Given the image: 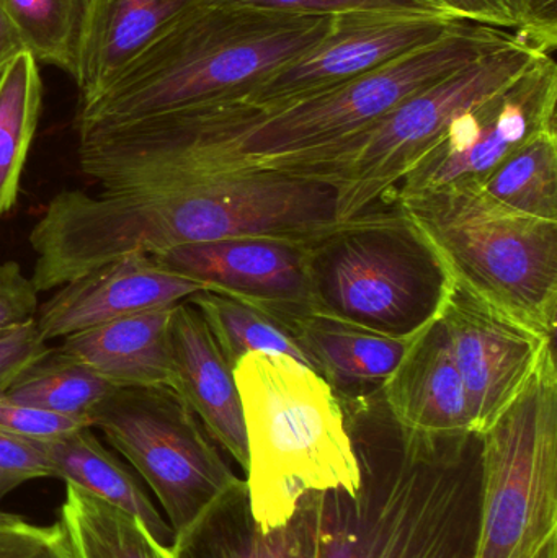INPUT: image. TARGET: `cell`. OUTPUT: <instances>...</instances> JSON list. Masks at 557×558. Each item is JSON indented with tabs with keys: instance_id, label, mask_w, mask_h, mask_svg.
Returning a JSON list of instances; mask_svg holds the SVG:
<instances>
[{
	"instance_id": "obj_1",
	"label": "cell",
	"mask_w": 557,
	"mask_h": 558,
	"mask_svg": "<svg viewBox=\"0 0 557 558\" xmlns=\"http://www.w3.org/2000/svg\"><path fill=\"white\" fill-rule=\"evenodd\" d=\"M339 225L332 183L264 167L97 195L62 190L29 232L32 281L46 292L126 255L225 239L316 241Z\"/></svg>"
},
{
	"instance_id": "obj_2",
	"label": "cell",
	"mask_w": 557,
	"mask_h": 558,
	"mask_svg": "<svg viewBox=\"0 0 557 558\" xmlns=\"http://www.w3.org/2000/svg\"><path fill=\"white\" fill-rule=\"evenodd\" d=\"M346 412L360 485L320 492L314 558H476L480 436L404 432L385 403Z\"/></svg>"
},
{
	"instance_id": "obj_3",
	"label": "cell",
	"mask_w": 557,
	"mask_h": 558,
	"mask_svg": "<svg viewBox=\"0 0 557 558\" xmlns=\"http://www.w3.org/2000/svg\"><path fill=\"white\" fill-rule=\"evenodd\" d=\"M332 16L206 0L134 56L90 100L75 131L180 108L245 100L268 75L316 45Z\"/></svg>"
},
{
	"instance_id": "obj_4",
	"label": "cell",
	"mask_w": 557,
	"mask_h": 558,
	"mask_svg": "<svg viewBox=\"0 0 557 558\" xmlns=\"http://www.w3.org/2000/svg\"><path fill=\"white\" fill-rule=\"evenodd\" d=\"M247 438L252 517L262 531L283 526L307 494H355L359 459L339 392L313 367L284 354L235 363Z\"/></svg>"
},
{
	"instance_id": "obj_5",
	"label": "cell",
	"mask_w": 557,
	"mask_h": 558,
	"mask_svg": "<svg viewBox=\"0 0 557 558\" xmlns=\"http://www.w3.org/2000/svg\"><path fill=\"white\" fill-rule=\"evenodd\" d=\"M451 286L509 320L556 338L557 221L512 211L481 189L396 199Z\"/></svg>"
},
{
	"instance_id": "obj_6",
	"label": "cell",
	"mask_w": 557,
	"mask_h": 558,
	"mask_svg": "<svg viewBox=\"0 0 557 558\" xmlns=\"http://www.w3.org/2000/svg\"><path fill=\"white\" fill-rule=\"evenodd\" d=\"M311 315L412 337L440 315L451 282L417 229L395 211H375L311 242Z\"/></svg>"
},
{
	"instance_id": "obj_7",
	"label": "cell",
	"mask_w": 557,
	"mask_h": 558,
	"mask_svg": "<svg viewBox=\"0 0 557 558\" xmlns=\"http://www.w3.org/2000/svg\"><path fill=\"white\" fill-rule=\"evenodd\" d=\"M546 52L517 36L402 101L378 123L336 146L280 167L332 183L340 225L392 198L409 170L437 144L451 121L502 90Z\"/></svg>"
},
{
	"instance_id": "obj_8",
	"label": "cell",
	"mask_w": 557,
	"mask_h": 558,
	"mask_svg": "<svg viewBox=\"0 0 557 558\" xmlns=\"http://www.w3.org/2000/svg\"><path fill=\"white\" fill-rule=\"evenodd\" d=\"M494 26L463 23L444 38L368 74L270 111H258L229 144V167L280 169L372 128L412 95L474 59L516 41Z\"/></svg>"
},
{
	"instance_id": "obj_9",
	"label": "cell",
	"mask_w": 557,
	"mask_h": 558,
	"mask_svg": "<svg viewBox=\"0 0 557 558\" xmlns=\"http://www.w3.org/2000/svg\"><path fill=\"white\" fill-rule=\"evenodd\" d=\"M480 441L476 558H557L555 350Z\"/></svg>"
},
{
	"instance_id": "obj_10",
	"label": "cell",
	"mask_w": 557,
	"mask_h": 558,
	"mask_svg": "<svg viewBox=\"0 0 557 558\" xmlns=\"http://www.w3.org/2000/svg\"><path fill=\"white\" fill-rule=\"evenodd\" d=\"M90 426L149 485L173 537L242 482L170 387L114 389L90 413Z\"/></svg>"
},
{
	"instance_id": "obj_11",
	"label": "cell",
	"mask_w": 557,
	"mask_h": 558,
	"mask_svg": "<svg viewBox=\"0 0 557 558\" xmlns=\"http://www.w3.org/2000/svg\"><path fill=\"white\" fill-rule=\"evenodd\" d=\"M557 64L542 54L512 84L458 114L409 170L392 202L440 190L480 189L540 134L556 130Z\"/></svg>"
},
{
	"instance_id": "obj_12",
	"label": "cell",
	"mask_w": 557,
	"mask_h": 558,
	"mask_svg": "<svg viewBox=\"0 0 557 558\" xmlns=\"http://www.w3.org/2000/svg\"><path fill=\"white\" fill-rule=\"evenodd\" d=\"M463 23L441 13L332 16L316 45L268 75L245 100L264 111L303 100L425 48Z\"/></svg>"
},
{
	"instance_id": "obj_13",
	"label": "cell",
	"mask_w": 557,
	"mask_h": 558,
	"mask_svg": "<svg viewBox=\"0 0 557 558\" xmlns=\"http://www.w3.org/2000/svg\"><path fill=\"white\" fill-rule=\"evenodd\" d=\"M440 318L467 390L473 433L483 435L555 350V338L509 320L455 286Z\"/></svg>"
},
{
	"instance_id": "obj_14",
	"label": "cell",
	"mask_w": 557,
	"mask_h": 558,
	"mask_svg": "<svg viewBox=\"0 0 557 558\" xmlns=\"http://www.w3.org/2000/svg\"><path fill=\"white\" fill-rule=\"evenodd\" d=\"M311 242L225 239L179 245L153 257L211 291L244 299L293 324L311 315Z\"/></svg>"
},
{
	"instance_id": "obj_15",
	"label": "cell",
	"mask_w": 557,
	"mask_h": 558,
	"mask_svg": "<svg viewBox=\"0 0 557 558\" xmlns=\"http://www.w3.org/2000/svg\"><path fill=\"white\" fill-rule=\"evenodd\" d=\"M203 291L211 289L153 255H126L59 286L35 320L49 343L118 318L175 307Z\"/></svg>"
},
{
	"instance_id": "obj_16",
	"label": "cell",
	"mask_w": 557,
	"mask_h": 558,
	"mask_svg": "<svg viewBox=\"0 0 557 558\" xmlns=\"http://www.w3.org/2000/svg\"><path fill=\"white\" fill-rule=\"evenodd\" d=\"M170 364V389L195 413L209 438L247 472V438L234 367L189 301L172 308Z\"/></svg>"
},
{
	"instance_id": "obj_17",
	"label": "cell",
	"mask_w": 557,
	"mask_h": 558,
	"mask_svg": "<svg viewBox=\"0 0 557 558\" xmlns=\"http://www.w3.org/2000/svg\"><path fill=\"white\" fill-rule=\"evenodd\" d=\"M379 392L389 415L404 432L474 435L467 390L440 315L415 335Z\"/></svg>"
},
{
	"instance_id": "obj_18",
	"label": "cell",
	"mask_w": 557,
	"mask_h": 558,
	"mask_svg": "<svg viewBox=\"0 0 557 558\" xmlns=\"http://www.w3.org/2000/svg\"><path fill=\"white\" fill-rule=\"evenodd\" d=\"M319 494H307L283 526L262 531L252 517L247 485L219 498L185 533L173 537L177 558H314Z\"/></svg>"
},
{
	"instance_id": "obj_19",
	"label": "cell",
	"mask_w": 557,
	"mask_h": 558,
	"mask_svg": "<svg viewBox=\"0 0 557 558\" xmlns=\"http://www.w3.org/2000/svg\"><path fill=\"white\" fill-rule=\"evenodd\" d=\"M206 0H88L74 81L78 104L100 94L118 72Z\"/></svg>"
},
{
	"instance_id": "obj_20",
	"label": "cell",
	"mask_w": 557,
	"mask_h": 558,
	"mask_svg": "<svg viewBox=\"0 0 557 558\" xmlns=\"http://www.w3.org/2000/svg\"><path fill=\"white\" fill-rule=\"evenodd\" d=\"M172 308L143 312L62 338V353L114 389L170 387Z\"/></svg>"
},
{
	"instance_id": "obj_21",
	"label": "cell",
	"mask_w": 557,
	"mask_h": 558,
	"mask_svg": "<svg viewBox=\"0 0 557 558\" xmlns=\"http://www.w3.org/2000/svg\"><path fill=\"white\" fill-rule=\"evenodd\" d=\"M293 327L314 369L334 389L376 386L382 390L417 335L388 337L314 315L298 318Z\"/></svg>"
},
{
	"instance_id": "obj_22",
	"label": "cell",
	"mask_w": 557,
	"mask_h": 558,
	"mask_svg": "<svg viewBox=\"0 0 557 558\" xmlns=\"http://www.w3.org/2000/svg\"><path fill=\"white\" fill-rule=\"evenodd\" d=\"M38 446L51 465L52 477L133 514L160 544L172 546V527L162 520L133 474L100 445L92 428L39 441Z\"/></svg>"
},
{
	"instance_id": "obj_23",
	"label": "cell",
	"mask_w": 557,
	"mask_h": 558,
	"mask_svg": "<svg viewBox=\"0 0 557 558\" xmlns=\"http://www.w3.org/2000/svg\"><path fill=\"white\" fill-rule=\"evenodd\" d=\"M59 524L72 558H177L133 514L65 484Z\"/></svg>"
},
{
	"instance_id": "obj_24",
	"label": "cell",
	"mask_w": 557,
	"mask_h": 558,
	"mask_svg": "<svg viewBox=\"0 0 557 558\" xmlns=\"http://www.w3.org/2000/svg\"><path fill=\"white\" fill-rule=\"evenodd\" d=\"M186 301L198 308L232 367L251 353L284 354L313 367L291 322L225 292L203 291Z\"/></svg>"
},
{
	"instance_id": "obj_25",
	"label": "cell",
	"mask_w": 557,
	"mask_h": 558,
	"mask_svg": "<svg viewBox=\"0 0 557 558\" xmlns=\"http://www.w3.org/2000/svg\"><path fill=\"white\" fill-rule=\"evenodd\" d=\"M41 108L38 61L32 52L23 51L0 74V219L19 199L20 182Z\"/></svg>"
},
{
	"instance_id": "obj_26",
	"label": "cell",
	"mask_w": 557,
	"mask_h": 558,
	"mask_svg": "<svg viewBox=\"0 0 557 558\" xmlns=\"http://www.w3.org/2000/svg\"><path fill=\"white\" fill-rule=\"evenodd\" d=\"M480 189L512 211L557 221V130L512 154Z\"/></svg>"
},
{
	"instance_id": "obj_27",
	"label": "cell",
	"mask_w": 557,
	"mask_h": 558,
	"mask_svg": "<svg viewBox=\"0 0 557 558\" xmlns=\"http://www.w3.org/2000/svg\"><path fill=\"white\" fill-rule=\"evenodd\" d=\"M113 390L84 364L59 348H51L3 393L19 402L90 423L95 407Z\"/></svg>"
},
{
	"instance_id": "obj_28",
	"label": "cell",
	"mask_w": 557,
	"mask_h": 558,
	"mask_svg": "<svg viewBox=\"0 0 557 558\" xmlns=\"http://www.w3.org/2000/svg\"><path fill=\"white\" fill-rule=\"evenodd\" d=\"M88 0H0L26 51L74 78Z\"/></svg>"
},
{
	"instance_id": "obj_29",
	"label": "cell",
	"mask_w": 557,
	"mask_h": 558,
	"mask_svg": "<svg viewBox=\"0 0 557 558\" xmlns=\"http://www.w3.org/2000/svg\"><path fill=\"white\" fill-rule=\"evenodd\" d=\"M303 16L359 15V13H440L427 0H219ZM444 15V13H441Z\"/></svg>"
},
{
	"instance_id": "obj_30",
	"label": "cell",
	"mask_w": 557,
	"mask_h": 558,
	"mask_svg": "<svg viewBox=\"0 0 557 558\" xmlns=\"http://www.w3.org/2000/svg\"><path fill=\"white\" fill-rule=\"evenodd\" d=\"M81 428H92L87 420L59 415L0 393V433L26 439L49 441Z\"/></svg>"
},
{
	"instance_id": "obj_31",
	"label": "cell",
	"mask_w": 557,
	"mask_h": 558,
	"mask_svg": "<svg viewBox=\"0 0 557 558\" xmlns=\"http://www.w3.org/2000/svg\"><path fill=\"white\" fill-rule=\"evenodd\" d=\"M0 558H72L61 524L36 526L16 514L0 521Z\"/></svg>"
},
{
	"instance_id": "obj_32",
	"label": "cell",
	"mask_w": 557,
	"mask_h": 558,
	"mask_svg": "<svg viewBox=\"0 0 557 558\" xmlns=\"http://www.w3.org/2000/svg\"><path fill=\"white\" fill-rule=\"evenodd\" d=\"M432 7L461 22L494 26L519 36L529 22L530 0H427Z\"/></svg>"
},
{
	"instance_id": "obj_33",
	"label": "cell",
	"mask_w": 557,
	"mask_h": 558,
	"mask_svg": "<svg viewBox=\"0 0 557 558\" xmlns=\"http://www.w3.org/2000/svg\"><path fill=\"white\" fill-rule=\"evenodd\" d=\"M45 477L52 471L38 442L0 433V500L25 482Z\"/></svg>"
},
{
	"instance_id": "obj_34",
	"label": "cell",
	"mask_w": 557,
	"mask_h": 558,
	"mask_svg": "<svg viewBox=\"0 0 557 558\" xmlns=\"http://www.w3.org/2000/svg\"><path fill=\"white\" fill-rule=\"evenodd\" d=\"M51 351L35 318L0 333V393L5 392L29 366Z\"/></svg>"
},
{
	"instance_id": "obj_35",
	"label": "cell",
	"mask_w": 557,
	"mask_h": 558,
	"mask_svg": "<svg viewBox=\"0 0 557 558\" xmlns=\"http://www.w3.org/2000/svg\"><path fill=\"white\" fill-rule=\"evenodd\" d=\"M38 307V289L19 262L0 265V333L33 320Z\"/></svg>"
},
{
	"instance_id": "obj_36",
	"label": "cell",
	"mask_w": 557,
	"mask_h": 558,
	"mask_svg": "<svg viewBox=\"0 0 557 558\" xmlns=\"http://www.w3.org/2000/svg\"><path fill=\"white\" fill-rule=\"evenodd\" d=\"M519 38L552 54L557 45V0H530L529 22Z\"/></svg>"
},
{
	"instance_id": "obj_37",
	"label": "cell",
	"mask_w": 557,
	"mask_h": 558,
	"mask_svg": "<svg viewBox=\"0 0 557 558\" xmlns=\"http://www.w3.org/2000/svg\"><path fill=\"white\" fill-rule=\"evenodd\" d=\"M23 51H26V48L22 38H20L19 32L10 22L5 10L0 7V74Z\"/></svg>"
},
{
	"instance_id": "obj_38",
	"label": "cell",
	"mask_w": 557,
	"mask_h": 558,
	"mask_svg": "<svg viewBox=\"0 0 557 558\" xmlns=\"http://www.w3.org/2000/svg\"><path fill=\"white\" fill-rule=\"evenodd\" d=\"M15 517L16 514L3 513V511H0V521L13 520Z\"/></svg>"
}]
</instances>
